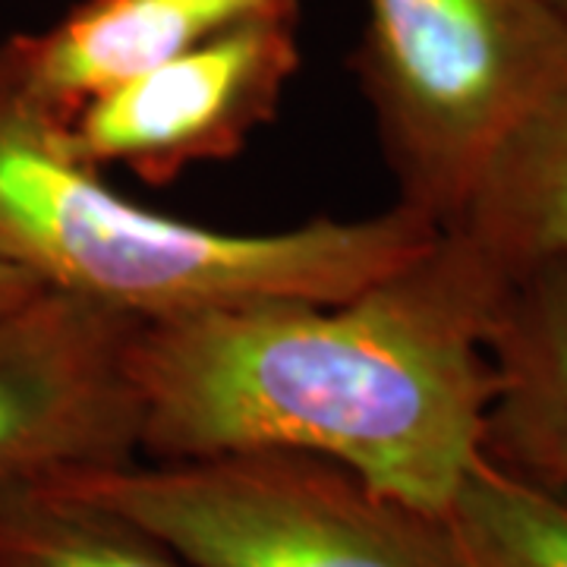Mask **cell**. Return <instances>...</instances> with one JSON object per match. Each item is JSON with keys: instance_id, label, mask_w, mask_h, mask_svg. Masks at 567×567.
<instances>
[{"instance_id": "cell-1", "label": "cell", "mask_w": 567, "mask_h": 567, "mask_svg": "<svg viewBox=\"0 0 567 567\" xmlns=\"http://www.w3.org/2000/svg\"><path fill=\"white\" fill-rule=\"evenodd\" d=\"M514 278L447 227L344 300H265L142 322L140 454L306 451L442 517L483 457L488 331Z\"/></svg>"}, {"instance_id": "cell-2", "label": "cell", "mask_w": 567, "mask_h": 567, "mask_svg": "<svg viewBox=\"0 0 567 567\" xmlns=\"http://www.w3.org/2000/svg\"><path fill=\"white\" fill-rule=\"evenodd\" d=\"M442 230L404 205L284 230H221L133 203L66 145V121L0 61V262L142 322L265 300H344Z\"/></svg>"}, {"instance_id": "cell-3", "label": "cell", "mask_w": 567, "mask_h": 567, "mask_svg": "<svg viewBox=\"0 0 567 567\" xmlns=\"http://www.w3.org/2000/svg\"><path fill=\"white\" fill-rule=\"evenodd\" d=\"M350 54L398 205L445 230L511 133L567 92L548 0H363Z\"/></svg>"}, {"instance_id": "cell-4", "label": "cell", "mask_w": 567, "mask_h": 567, "mask_svg": "<svg viewBox=\"0 0 567 567\" xmlns=\"http://www.w3.org/2000/svg\"><path fill=\"white\" fill-rule=\"evenodd\" d=\"M54 483L140 524L189 567H464L442 517L306 451L130 461Z\"/></svg>"}, {"instance_id": "cell-5", "label": "cell", "mask_w": 567, "mask_h": 567, "mask_svg": "<svg viewBox=\"0 0 567 567\" xmlns=\"http://www.w3.org/2000/svg\"><path fill=\"white\" fill-rule=\"evenodd\" d=\"M140 324L61 290L0 312V486L140 457Z\"/></svg>"}, {"instance_id": "cell-6", "label": "cell", "mask_w": 567, "mask_h": 567, "mask_svg": "<svg viewBox=\"0 0 567 567\" xmlns=\"http://www.w3.org/2000/svg\"><path fill=\"white\" fill-rule=\"evenodd\" d=\"M297 22H256L85 102L66 123L82 162L171 186L196 164L237 158L300 73Z\"/></svg>"}, {"instance_id": "cell-7", "label": "cell", "mask_w": 567, "mask_h": 567, "mask_svg": "<svg viewBox=\"0 0 567 567\" xmlns=\"http://www.w3.org/2000/svg\"><path fill=\"white\" fill-rule=\"evenodd\" d=\"M300 0H80L0 44L22 89L70 123L82 104L256 22H297Z\"/></svg>"}, {"instance_id": "cell-8", "label": "cell", "mask_w": 567, "mask_h": 567, "mask_svg": "<svg viewBox=\"0 0 567 567\" xmlns=\"http://www.w3.org/2000/svg\"><path fill=\"white\" fill-rule=\"evenodd\" d=\"M488 353L498 388L483 457L567 488V259L514 278L488 331Z\"/></svg>"}, {"instance_id": "cell-9", "label": "cell", "mask_w": 567, "mask_h": 567, "mask_svg": "<svg viewBox=\"0 0 567 567\" xmlns=\"http://www.w3.org/2000/svg\"><path fill=\"white\" fill-rule=\"evenodd\" d=\"M451 227L511 278L567 259V92L511 133Z\"/></svg>"}, {"instance_id": "cell-10", "label": "cell", "mask_w": 567, "mask_h": 567, "mask_svg": "<svg viewBox=\"0 0 567 567\" xmlns=\"http://www.w3.org/2000/svg\"><path fill=\"white\" fill-rule=\"evenodd\" d=\"M0 567H189L111 507L54 480L0 486Z\"/></svg>"}, {"instance_id": "cell-11", "label": "cell", "mask_w": 567, "mask_h": 567, "mask_svg": "<svg viewBox=\"0 0 567 567\" xmlns=\"http://www.w3.org/2000/svg\"><path fill=\"white\" fill-rule=\"evenodd\" d=\"M464 567H567V488L480 457L442 514Z\"/></svg>"}, {"instance_id": "cell-12", "label": "cell", "mask_w": 567, "mask_h": 567, "mask_svg": "<svg viewBox=\"0 0 567 567\" xmlns=\"http://www.w3.org/2000/svg\"><path fill=\"white\" fill-rule=\"evenodd\" d=\"M41 290H44V287L32 281L25 271L13 268L10 262H0V312L17 309V306H22L25 300H32Z\"/></svg>"}, {"instance_id": "cell-13", "label": "cell", "mask_w": 567, "mask_h": 567, "mask_svg": "<svg viewBox=\"0 0 567 567\" xmlns=\"http://www.w3.org/2000/svg\"><path fill=\"white\" fill-rule=\"evenodd\" d=\"M548 3H551V7H558V10L567 17V0H548Z\"/></svg>"}]
</instances>
